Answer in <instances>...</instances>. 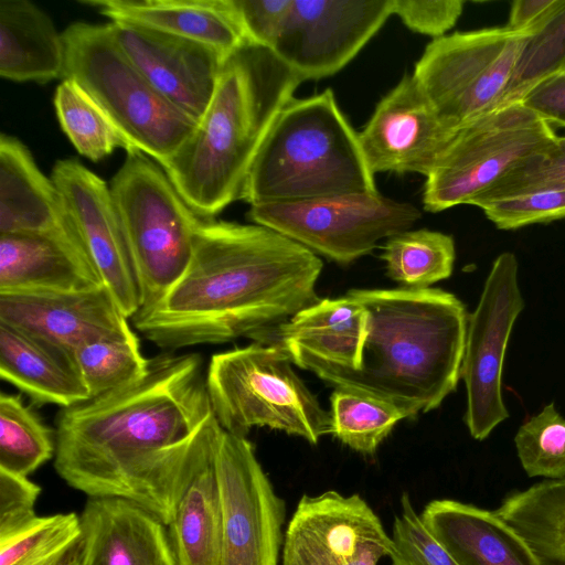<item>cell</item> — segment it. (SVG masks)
<instances>
[{"mask_svg":"<svg viewBox=\"0 0 565 565\" xmlns=\"http://www.w3.org/2000/svg\"><path fill=\"white\" fill-rule=\"evenodd\" d=\"M199 353L151 359L138 381L62 408L54 468L88 497L120 498L171 523L216 420Z\"/></svg>","mask_w":565,"mask_h":565,"instance_id":"obj_1","label":"cell"},{"mask_svg":"<svg viewBox=\"0 0 565 565\" xmlns=\"http://www.w3.org/2000/svg\"><path fill=\"white\" fill-rule=\"evenodd\" d=\"M319 256L258 224L203 220L189 266L163 298L131 319L167 351L263 341L320 300Z\"/></svg>","mask_w":565,"mask_h":565,"instance_id":"obj_2","label":"cell"},{"mask_svg":"<svg viewBox=\"0 0 565 565\" xmlns=\"http://www.w3.org/2000/svg\"><path fill=\"white\" fill-rule=\"evenodd\" d=\"M367 310L359 364L322 370L318 377L397 408L405 418L438 407L455 391L465 353L468 316L441 289H352Z\"/></svg>","mask_w":565,"mask_h":565,"instance_id":"obj_3","label":"cell"},{"mask_svg":"<svg viewBox=\"0 0 565 565\" xmlns=\"http://www.w3.org/2000/svg\"><path fill=\"white\" fill-rule=\"evenodd\" d=\"M302 82L274 51L249 41L225 60L205 114L161 164L199 217L241 199L263 142Z\"/></svg>","mask_w":565,"mask_h":565,"instance_id":"obj_4","label":"cell"},{"mask_svg":"<svg viewBox=\"0 0 565 565\" xmlns=\"http://www.w3.org/2000/svg\"><path fill=\"white\" fill-rule=\"evenodd\" d=\"M358 132L331 89L294 98L278 115L245 181L253 205L376 194Z\"/></svg>","mask_w":565,"mask_h":565,"instance_id":"obj_5","label":"cell"},{"mask_svg":"<svg viewBox=\"0 0 565 565\" xmlns=\"http://www.w3.org/2000/svg\"><path fill=\"white\" fill-rule=\"evenodd\" d=\"M63 78L75 82L128 145L167 162L198 122L168 102L120 47L111 22H73L62 32Z\"/></svg>","mask_w":565,"mask_h":565,"instance_id":"obj_6","label":"cell"},{"mask_svg":"<svg viewBox=\"0 0 565 565\" xmlns=\"http://www.w3.org/2000/svg\"><path fill=\"white\" fill-rule=\"evenodd\" d=\"M276 343L255 342L212 355L206 388L221 427L245 437L253 427H269L310 444L331 434V416Z\"/></svg>","mask_w":565,"mask_h":565,"instance_id":"obj_7","label":"cell"},{"mask_svg":"<svg viewBox=\"0 0 565 565\" xmlns=\"http://www.w3.org/2000/svg\"><path fill=\"white\" fill-rule=\"evenodd\" d=\"M110 192L132 255L140 309L158 303L185 271L203 218L180 195L163 168L132 149Z\"/></svg>","mask_w":565,"mask_h":565,"instance_id":"obj_8","label":"cell"},{"mask_svg":"<svg viewBox=\"0 0 565 565\" xmlns=\"http://www.w3.org/2000/svg\"><path fill=\"white\" fill-rule=\"evenodd\" d=\"M557 135L521 102L500 106L458 128L426 177L425 211L468 204L519 163L551 146Z\"/></svg>","mask_w":565,"mask_h":565,"instance_id":"obj_9","label":"cell"},{"mask_svg":"<svg viewBox=\"0 0 565 565\" xmlns=\"http://www.w3.org/2000/svg\"><path fill=\"white\" fill-rule=\"evenodd\" d=\"M531 35L507 25L444 35L426 46L413 76L441 121L457 130L500 107Z\"/></svg>","mask_w":565,"mask_h":565,"instance_id":"obj_10","label":"cell"},{"mask_svg":"<svg viewBox=\"0 0 565 565\" xmlns=\"http://www.w3.org/2000/svg\"><path fill=\"white\" fill-rule=\"evenodd\" d=\"M247 216L317 255L349 264L411 230L422 214L411 203L376 193L253 205Z\"/></svg>","mask_w":565,"mask_h":565,"instance_id":"obj_11","label":"cell"},{"mask_svg":"<svg viewBox=\"0 0 565 565\" xmlns=\"http://www.w3.org/2000/svg\"><path fill=\"white\" fill-rule=\"evenodd\" d=\"M524 307L514 254H500L475 311L468 317L460 376L467 392L465 423L477 440L486 439L509 417L502 398V369L513 324Z\"/></svg>","mask_w":565,"mask_h":565,"instance_id":"obj_12","label":"cell"},{"mask_svg":"<svg viewBox=\"0 0 565 565\" xmlns=\"http://www.w3.org/2000/svg\"><path fill=\"white\" fill-rule=\"evenodd\" d=\"M216 469L223 509L222 565H278L285 503L253 445L223 429Z\"/></svg>","mask_w":565,"mask_h":565,"instance_id":"obj_13","label":"cell"},{"mask_svg":"<svg viewBox=\"0 0 565 565\" xmlns=\"http://www.w3.org/2000/svg\"><path fill=\"white\" fill-rule=\"evenodd\" d=\"M392 0H292L271 51L303 81L335 74L379 32Z\"/></svg>","mask_w":565,"mask_h":565,"instance_id":"obj_14","label":"cell"},{"mask_svg":"<svg viewBox=\"0 0 565 565\" xmlns=\"http://www.w3.org/2000/svg\"><path fill=\"white\" fill-rule=\"evenodd\" d=\"M392 539L359 494H303L288 523L282 565H377Z\"/></svg>","mask_w":565,"mask_h":565,"instance_id":"obj_15","label":"cell"},{"mask_svg":"<svg viewBox=\"0 0 565 565\" xmlns=\"http://www.w3.org/2000/svg\"><path fill=\"white\" fill-rule=\"evenodd\" d=\"M51 179L87 254L127 318L140 309V287L110 188L75 159L55 162Z\"/></svg>","mask_w":565,"mask_h":565,"instance_id":"obj_16","label":"cell"},{"mask_svg":"<svg viewBox=\"0 0 565 565\" xmlns=\"http://www.w3.org/2000/svg\"><path fill=\"white\" fill-rule=\"evenodd\" d=\"M456 130L438 116L424 89L405 75L376 105L358 134L370 170L419 173L427 177L452 140Z\"/></svg>","mask_w":565,"mask_h":565,"instance_id":"obj_17","label":"cell"},{"mask_svg":"<svg viewBox=\"0 0 565 565\" xmlns=\"http://www.w3.org/2000/svg\"><path fill=\"white\" fill-rule=\"evenodd\" d=\"M111 23L120 47L148 82L199 124L213 98L226 58L196 41L132 24Z\"/></svg>","mask_w":565,"mask_h":565,"instance_id":"obj_18","label":"cell"},{"mask_svg":"<svg viewBox=\"0 0 565 565\" xmlns=\"http://www.w3.org/2000/svg\"><path fill=\"white\" fill-rule=\"evenodd\" d=\"M106 286L71 292L0 294V322L71 353L131 328Z\"/></svg>","mask_w":565,"mask_h":565,"instance_id":"obj_19","label":"cell"},{"mask_svg":"<svg viewBox=\"0 0 565 565\" xmlns=\"http://www.w3.org/2000/svg\"><path fill=\"white\" fill-rule=\"evenodd\" d=\"M79 522L82 565H178L168 526L134 502L88 497Z\"/></svg>","mask_w":565,"mask_h":565,"instance_id":"obj_20","label":"cell"},{"mask_svg":"<svg viewBox=\"0 0 565 565\" xmlns=\"http://www.w3.org/2000/svg\"><path fill=\"white\" fill-rule=\"evenodd\" d=\"M105 286L77 233L0 234V294Z\"/></svg>","mask_w":565,"mask_h":565,"instance_id":"obj_21","label":"cell"},{"mask_svg":"<svg viewBox=\"0 0 565 565\" xmlns=\"http://www.w3.org/2000/svg\"><path fill=\"white\" fill-rule=\"evenodd\" d=\"M367 329V310L349 291L337 299H320L269 335L275 333L276 344L295 365L316 374L355 367Z\"/></svg>","mask_w":565,"mask_h":565,"instance_id":"obj_22","label":"cell"},{"mask_svg":"<svg viewBox=\"0 0 565 565\" xmlns=\"http://www.w3.org/2000/svg\"><path fill=\"white\" fill-rule=\"evenodd\" d=\"M110 22L205 44L227 58L246 41L234 0H81Z\"/></svg>","mask_w":565,"mask_h":565,"instance_id":"obj_23","label":"cell"},{"mask_svg":"<svg viewBox=\"0 0 565 565\" xmlns=\"http://www.w3.org/2000/svg\"><path fill=\"white\" fill-rule=\"evenodd\" d=\"M420 518L459 565H537L526 542L494 511L433 500Z\"/></svg>","mask_w":565,"mask_h":565,"instance_id":"obj_24","label":"cell"},{"mask_svg":"<svg viewBox=\"0 0 565 565\" xmlns=\"http://www.w3.org/2000/svg\"><path fill=\"white\" fill-rule=\"evenodd\" d=\"M76 233L51 178L15 137L0 136V234Z\"/></svg>","mask_w":565,"mask_h":565,"instance_id":"obj_25","label":"cell"},{"mask_svg":"<svg viewBox=\"0 0 565 565\" xmlns=\"http://www.w3.org/2000/svg\"><path fill=\"white\" fill-rule=\"evenodd\" d=\"M223 428L209 437L169 527L178 565H222L223 509L216 456Z\"/></svg>","mask_w":565,"mask_h":565,"instance_id":"obj_26","label":"cell"},{"mask_svg":"<svg viewBox=\"0 0 565 565\" xmlns=\"http://www.w3.org/2000/svg\"><path fill=\"white\" fill-rule=\"evenodd\" d=\"M0 376L35 404L66 408L89 399L73 353L1 322Z\"/></svg>","mask_w":565,"mask_h":565,"instance_id":"obj_27","label":"cell"},{"mask_svg":"<svg viewBox=\"0 0 565 565\" xmlns=\"http://www.w3.org/2000/svg\"><path fill=\"white\" fill-rule=\"evenodd\" d=\"M65 50L50 15L29 0H0V76L13 82L63 78Z\"/></svg>","mask_w":565,"mask_h":565,"instance_id":"obj_28","label":"cell"},{"mask_svg":"<svg viewBox=\"0 0 565 565\" xmlns=\"http://www.w3.org/2000/svg\"><path fill=\"white\" fill-rule=\"evenodd\" d=\"M494 512L526 542L537 565H565V477L512 491Z\"/></svg>","mask_w":565,"mask_h":565,"instance_id":"obj_29","label":"cell"},{"mask_svg":"<svg viewBox=\"0 0 565 565\" xmlns=\"http://www.w3.org/2000/svg\"><path fill=\"white\" fill-rule=\"evenodd\" d=\"M381 257L387 276L401 288L425 289L451 275L455 242L441 232L407 230L385 241Z\"/></svg>","mask_w":565,"mask_h":565,"instance_id":"obj_30","label":"cell"},{"mask_svg":"<svg viewBox=\"0 0 565 565\" xmlns=\"http://www.w3.org/2000/svg\"><path fill=\"white\" fill-rule=\"evenodd\" d=\"M73 358L89 398L138 381L151 363L143 356L139 339L131 329L86 342L74 350Z\"/></svg>","mask_w":565,"mask_h":565,"instance_id":"obj_31","label":"cell"},{"mask_svg":"<svg viewBox=\"0 0 565 565\" xmlns=\"http://www.w3.org/2000/svg\"><path fill=\"white\" fill-rule=\"evenodd\" d=\"M56 439L18 395L0 394V469L28 477L55 456Z\"/></svg>","mask_w":565,"mask_h":565,"instance_id":"obj_32","label":"cell"},{"mask_svg":"<svg viewBox=\"0 0 565 565\" xmlns=\"http://www.w3.org/2000/svg\"><path fill=\"white\" fill-rule=\"evenodd\" d=\"M54 106L61 128L78 153L98 161L116 148L128 145L99 108L72 79H62L54 94Z\"/></svg>","mask_w":565,"mask_h":565,"instance_id":"obj_33","label":"cell"},{"mask_svg":"<svg viewBox=\"0 0 565 565\" xmlns=\"http://www.w3.org/2000/svg\"><path fill=\"white\" fill-rule=\"evenodd\" d=\"M331 401V434L355 451L373 454L405 416L377 398L335 388Z\"/></svg>","mask_w":565,"mask_h":565,"instance_id":"obj_34","label":"cell"},{"mask_svg":"<svg viewBox=\"0 0 565 565\" xmlns=\"http://www.w3.org/2000/svg\"><path fill=\"white\" fill-rule=\"evenodd\" d=\"M79 516H39L22 532L0 541V565H62L78 545Z\"/></svg>","mask_w":565,"mask_h":565,"instance_id":"obj_35","label":"cell"},{"mask_svg":"<svg viewBox=\"0 0 565 565\" xmlns=\"http://www.w3.org/2000/svg\"><path fill=\"white\" fill-rule=\"evenodd\" d=\"M565 71V6L527 40L500 106L519 103L543 79Z\"/></svg>","mask_w":565,"mask_h":565,"instance_id":"obj_36","label":"cell"},{"mask_svg":"<svg viewBox=\"0 0 565 565\" xmlns=\"http://www.w3.org/2000/svg\"><path fill=\"white\" fill-rule=\"evenodd\" d=\"M514 443L529 477H565V418L553 403L519 428Z\"/></svg>","mask_w":565,"mask_h":565,"instance_id":"obj_37","label":"cell"},{"mask_svg":"<svg viewBox=\"0 0 565 565\" xmlns=\"http://www.w3.org/2000/svg\"><path fill=\"white\" fill-rule=\"evenodd\" d=\"M547 190H565V136L519 163L471 205L481 207L500 199Z\"/></svg>","mask_w":565,"mask_h":565,"instance_id":"obj_38","label":"cell"},{"mask_svg":"<svg viewBox=\"0 0 565 565\" xmlns=\"http://www.w3.org/2000/svg\"><path fill=\"white\" fill-rule=\"evenodd\" d=\"M391 539L392 565H459L426 527L407 493L401 498Z\"/></svg>","mask_w":565,"mask_h":565,"instance_id":"obj_39","label":"cell"},{"mask_svg":"<svg viewBox=\"0 0 565 565\" xmlns=\"http://www.w3.org/2000/svg\"><path fill=\"white\" fill-rule=\"evenodd\" d=\"M480 209L500 230L565 217V190H547L492 201Z\"/></svg>","mask_w":565,"mask_h":565,"instance_id":"obj_40","label":"cell"},{"mask_svg":"<svg viewBox=\"0 0 565 565\" xmlns=\"http://www.w3.org/2000/svg\"><path fill=\"white\" fill-rule=\"evenodd\" d=\"M41 488L28 477L0 469V541L22 532L39 518L35 503Z\"/></svg>","mask_w":565,"mask_h":565,"instance_id":"obj_41","label":"cell"},{"mask_svg":"<svg viewBox=\"0 0 565 565\" xmlns=\"http://www.w3.org/2000/svg\"><path fill=\"white\" fill-rule=\"evenodd\" d=\"M462 0H392V11L413 32L441 38L463 11Z\"/></svg>","mask_w":565,"mask_h":565,"instance_id":"obj_42","label":"cell"},{"mask_svg":"<svg viewBox=\"0 0 565 565\" xmlns=\"http://www.w3.org/2000/svg\"><path fill=\"white\" fill-rule=\"evenodd\" d=\"M292 0H234L247 41L271 50Z\"/></svg>","mask_w":565,"mask_h":565,"instance_id":"obj_43","label":"cell"},{"mask_svg":"<svg viewBox=\"0 0 565 565\" xmlns=\"http://www.w3.org/2000/svg\"><path fill=\"white\" fill-rule=\"evenodd\" d=\"M521 103L550 125L565 127V72L537 83Z\"/></svg>","mask_w":565,"mask_h":565,"instance_id":"obj_44","label":"cell"},{"mask_svg":"<svg viewBox=\"0 0 565 565\" xmlns=\"http://www.w3.org/2000/svg\"><path fill=\"white\" fill-rule=\"evenodd\" d=\"M564 6L565 0H515L507 26L533 34Z\"/></svg>","mask_w":565,"mask_h":565,"instance_id":"obj_45","label":"cell"},{"mask_svg":"<svg viewBox=\"0 0 565 565\" xmlns=\"http://www.w3.org/2000/svg\"><path fill=\"white\" fill-rule=\"evenodd\" d=\"M62 565H82L79 555H78V545L75 547V550L72 552V554L67 557V559Z\"/></svg>","mask_w":565,"mask_h":565,"instance_id":"obj_46","label":"cell"},{"mask_svg":"<svg viewBox=\"0 0 565 565\" xmlns=\"http://www.w3.org/2000/svg\"><path fill=\"white\" fill-rule=\"evenodd\" d=\"M563 72H565V71H563Z\"/></svg>","mask_w":565,"mask_h":565,"instance_id":"obj_47","label":"cell"}]
</instances>
